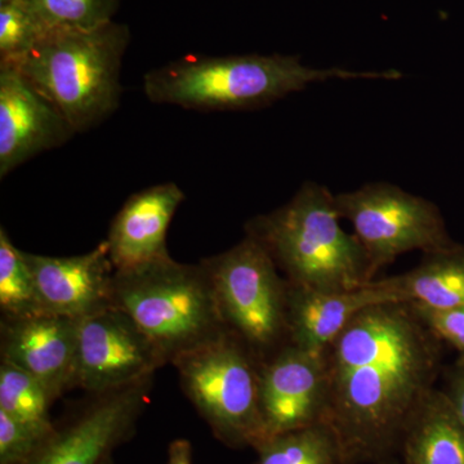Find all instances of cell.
I'll use <instances>...</instances> for the list:
<instances>
[{"mask_svg":"<svg viewBox=\"0 0 464 464\" xmlns=\"http://www.w3.org/2000/svg\"><path fill=\"white\" fill-rule=\"evenodd\" d=\"M43 34L25 0H0V66H17Z\"/></svg>","mask_w":464,"mask_h":464,"instance_id":"603a6c76","label":"cell"},{"mask_svg":"<svg viewBox=\"0 0 464 464\" xmlns=\"http://www.w3.org/2000/svg\"><path fill=\"white\" fill-rule=\"evenodd\" d=\"M253 464H341L337 441L325 423L266 439Z\"/></svg>","mask_w":464,"mask_h":464,"instance_id":"d6986e66","label":"cell"},{"mask_svg":"<svg viewBox=\"0 0 464 464\" xmlns=\"http://www.w3.org/2000/svg\"><path fill=\"white\" fill-rule=\"evenodd\" d=\"M384 302L401 301L377 279L344 292H322L289 284L288 343L324 353L360 311Z\"/></svg>","mask_w":464,"mask_h":464,"instance_id":"2e32d148","label":"cell"},{"mask_svg":"<svg viewBox=\"0 0 464 464\" xmlns=\"http://www.w3.org/2000/svg\"><path fill=\"white\" fill-rule=\"evenodd\" d=\"M76 326V387L93 395L151 380L166 365L148 335L118 307L79 319Z\"/></svg>","mask_w":464,"mask_h":464,"instance_id":"9c48e42d","label":"cell"},{"mask_svg":"<svg viewBox=\"0 0 464 464\" xmlns=\"http://www.w3.org/2000/svg\"><path fill=\"white\" fill-rule=\"evenodd\" d=\"M329 375L325 353L286 343L259 372V406L265 440L324 423Z\"/></svg>","mask_w":464,"mask_h":464,"instance_id":"8fae6325","label":"cell"},{"mask_svg":"<svg viewBox=\"0 0 464 464\" xmlns=\"http://www.w3.org/2000/svg\"><path fill=\"white\" fill-rule=\"evenodd\" d=\"M54 429L21 422L0 411V464H26L38 453Z\"/></svg>","mask_w":464,"mask_h":464,"instance_id":"cb8c5ba5","label":"cell"},{"mask_svg":"<svg viewBox=\"0 0 464 464\" xmlns=\"http://www.w3.org/2000/svg\"><path fill=\"white\" fill-rule=\"evenodd\" d=\"M386 464H398V462H396L395 459H392V460H390V462L386 463Z\"/></svg>","mask_w":464,"mask_h":464,"instance_id":"83f0119b","label":"cell"},{"mask_svg":"<svg viewBox=\"0 0 464 464\" xmlns=\"http://www.w3.org/2000/svg\"><path fill=\"white\" fill-rule=\"evenodd\" d=\"M185 192L174 182L159 183L128 198L110 226L109 256L115 271L168 257L167 231Z\"/></svg>","mask_w":464,"mask_h":464,"instance_id":"9a60e30c","label":"cell"},{"mask_svg":"<svg viewBox=\"0 0 464 464\" xmlns=\"http://www.w3.org/2000/svg\"><path fill=\"white\" fill-rule=\"evenodd\" d=\"M0 311L3 320L44 314L25 252L16 248L0 228Z\"/></svg>","mask_w":464,"mask_h":464,"instance_id":"ffe728a7","label":"cell"},{"mask_svg":"<svg viewBox=\"0 0 464 464\" xmlns=\"http://www.w3.org/2000/svg\"><path fill=\"white\" fill-rule=\"evenodd\" d=\"M399 70H356L304 65L295 56L241 54L186 57L151 70L143 91L151 102L197 111L265 108L308 85L329 81H399Z\"/></svg>","mask_w":464,"mask_h":464,"instance_id":"7a4b0ae2","label":"cell"},{"mask_svg":"<svg viewBox=\"0 0 464 464\" xmlns=\"http://www.w3.org/2000/svg\"><path fill=\"white\" fill-rule=\"evenodd\" d=\"M329 375L324 423L341 464L395 459L406 426L435 390L442 342L409 302L364 308L325 351Z\"/></svg>","mask_w":464,"mask_h":464,"instance_id":"6da1fadb","label":"cell"},{"mask_svg":"<svg viewBox=\"0 0 464 464\" xmlns=\"http://www.w3.org/2000/svg\"><path fill=\"white\" fill-rule=\"evenodd\" d=\"M201 264L209 274L226 331L261 362L288 343L289 283L259 241L246 235Z\"/></svg>","mask_w":464,"mask_h":464,"instance_id":"52a82bcc","label":"cell"},{"mask_svg":"<svg viewBox=\"0 0 464 464\" xmlns=\"http://www.w3.org/2000/svg\"><path fill=\"white\" fill-rule=\"evenodd\" d=\"M167 464H192L191 442L186 439H177L170 442Z\"/></svg>","mask_w":464,"mask_h":464,"instance_id":"4316f807","label":"cell"},{"mask_svg":"<svg viewBox=\"0 0 464 464\" xmlns=\"http://www.w3.org/2000/svg\"><path fill=\"white\" fill-rule=\"evenodd\" d=\"M341 219L334 194L307 181L288 203L253 217L246 235L265 246L292 285L322 292L362 288L374 279L364 250Z\"/></svg>","mask_w":464,"mask_h":464,"instance_id":"3957f363","label":"cell"},{"mask_svg":"<svg viewBox=\"0 0 464 464\" xmlns=\"http://www.w3.org/2000/svg\"><path fill=\"white\" fill-rule=\"evenodd\" d=\"M53 402L41 382L17 366L0 364V411L14 420L42 427L54 429L50 408Z\"/></svg>","mask_w":464,"mask_h":464,"instance_id":"44dd1931","label":"cell"},{"mask_svg":"<svg viewBox=\"0 0 464 464\" xmlns=\"http://www.w3.org/2000/svg\"><path fill=\"white\" fill-rule=\"evenodd\" d=\"M377 282L401 302L430 308L464 306V246L427 253L413 270Z\"/></svg>","mask_w":464,"mask_h":464,"instance_id":"ac0fdd59","label":"cell"},{"mask_svg":"<svg viewBox=\"0 0 464 464\" xmlns=\"http://www.w3.org/2000/svg\"><path fill=\"white\" fill-rule=\"evenodd\" d=\"M130 42V27L114 21L92 30L47 32L14 67L60 110L75 133H83L118 109Z\"/></svg>","mask_w":464,"mask_h":464,"instance_id":"277c9868","label":"cell"},{"mask_svg":"<svg viewBox=\"0 0 464 464\" xmlns=\"http://www.w3.org/2000/svg\"><path fill=\"white\" fill-rule=\"evenodd\" d=\"M342 218L353 235L375 276L408 252L423 255L456 246L436 204L389 182L366 183L357 190L334 195Z\"/></svg>","mask_w":464,"mask_h":464,"instance_id":"ba28073f","label":"cell"},{"mask_svg":"<svg viewBox=\"0 0 464 464\" xmlns=\"http://www.w3.org/2000/svg\"><path fill=\"white\" fill-rule=\"evenodd\" d=\"M43 33L92 30L112 23L121 0H25Z\"/></svg>","mask_w":464,"mask_h":464,"instance_id":"7402d4cb","label":"cell"},{"mask_svg":"<svg viewBox=\"0 0 464 464\" xmlns=\"http://www.w3.org/2000/svg\"><path fill=\"white\" fill-rule=\"evenodd\" d=\"M112 306L124 311L158 348L166 364L226 331L206 266L170 256L115 271Z\"/></svg>","mask_w":464,"mask_h":464,"instance_id":"5b68a950","label":"cell"},{"mask_svg":"<svg viewBox=\"0 0 464 464\" xmlns=\"http://www.w3.org/2000/svg\"><path fill=\"white\" fill-rule=\"evenodd\" d=\"M105 464H114V462H112V458L111 459L108 460V462H106Z\"/></svg>","mask_w":464,"mask_h":464,"instance_id":"f1b7e54d","label":"cell"},{"mask_svg":"<svg viewBox=\"0 0 464 464\" xmlns=\"http://www.w3.org/2000/svg\"><path fill=\"white\" fill-rule=\"evenodd\" d=\"M151 380L93 395L90 404L50 438L26 464H105L130 441L149 402Z\"/></svg>","mask_w":464,"mask_h":464,"instance_id":"30bf717a","label":"cell"},{"mask_svg":"<svg viewBox=\"0 0 464 464\" xmlns=\"http://www.w3.org/2000/svg\"><path fill=\"white\" fill-rule=\"evenodd\" d=\"M445 395L464 423V355H459L456 364L445 373Z\"/></svg>","mask_w":464,"mask_h":464,"instance_id":"484cf974","label":"cell"},{"mask_svg":"<svg viewBox=\"0 0 464 464\" xmlns=\"http://www.w3.org/2000/svg\"><path fill=\"white\" fill-rule=\"evenodd\" d=\"M74 134L60 110L16 67L0 66V179Z\"/></svg>","mask_w":464,"mask_h":464,"instance_id":"7c38bea8","label":"cell"},{"mask_svg":"<svg viewBox=\"0 0 464 464\" xmlns=\"http://www.w3.org/2000/svg\"><path fill=\"white\" fill-rule=\"evenodd\" d=\"M264 362L224 331L173 362L186 396L226 447H257L265 440L259 406Z\"/></svg>","mask_w":464,"mask_h":464,"instance_id":"8992f818","label":"cell"},{"mask_svg":"<svg viewBox=\"0 0 464 464\" xmlns=\"http://www.w3.org/2000/svg\"><path fill=\"white\" fill-rule=\"evenodd\" d=\"M411 306L442 343L450 344L459 355H464V306L430 308L413 304Z\"/></svg>","mask_w":464,"mask_h":464,"instance_id":"d4e9b609","label":"cell"},{"mask_svg":"<svg viewBox=\"0 0 464 464\" xmlns=\"http://www.w3.org/2000/svg\"><path fill=\"white\" fill-rule=\"evenodd\" d=\"M43 311L79 320L112 306L115 268L108 243L72 257H50L25 252Z\"/></svg>","mask_w":464,"mask_h":464,"instance_id":"5bb4252c","label":"cell"},{"mask_svg":"<svg viewBox=\"0 0 464 464\" xmlns=\"http://www.w3.org/2000/svg\"><path fill=\"white\" fill-rule=\"evenodd\" d=\"M78 320L51 314L2 320V362L41 382L52 400L76 387Z\"/></svg>","mask_w":464,"mask_h":464,"instance_id":"4fadbf2b","label":"cell"},{"mask_svg":"<svg viewBox=\"0 0 464 464\" xmlns=\"http://www.w3.org/2000/svg\"><path fill=\"white\" fill-rule=\"evenodd\" d=\"M398 464H464V423L442 390H432L406 426Z\"/></svg>","mask_w":464,"mask_h":464,"instance_id":"e0dca14e","label":"cell"}]
</instances>
